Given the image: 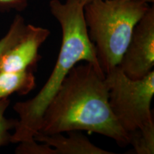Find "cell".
Here are the masks:
<instances>
[{
    "instance_id": "1",
    "label": "cell",
    "mask_w": 154,
    "mask_h": 154,
    "mask_svg": "<svg viewBox=\"0 0 154 154\" xmlns=\"http://www.w3.org/2000/svg\"><path fill=\"white\" fill-rule=\"evenodd\" d=\"M73 131L103 135L121 147L129 145L128 135L111 109L105 74L91 63L72 69L44 111L38 133Z\"/></svg>"
},
{
    "instance_id": "2",
    "label": "cell",
    "mask_w": 154,
    "mask_h": 154,
    "mask_svg": "<svg viewBox=\"0 0 154 154\" xmlns=\"http://www.w3.org/2000/svg\"><path fill=\"white\" fill-rule=\"evenodd\" d=\"M49 8L61 28V49L55 66L41 90L33 98L17 102L13 107L19 119H17L14 134H11V143L34 140L44 111L77 63L86 61L101 69L95 47L88 36L84 6L76 0H66L64 3L51 0Z\"/></svg>"
},
{
    "instance_id": "3",
    "label": "cell",
    "mask_w": 154,
    "mask_h": 154,
    "mask_svg": "<svg viewBox=\"0 0 154 154\" xmlns=\"http://www.w3.org/2000/svg\"><path fill=\"white\" fill-rule=\"evenodd\" d=\"M149 7L134 0H94L84 7L88 36L105 75L119 65L134 27Z\"/></svg>"
},
{
    "instance_id": "4",
    "label": "cell",
    "mask_w": 154,
    "mask_h": 154,
    "mask_svg": "<svg viewBox=\"0 0 154 154\" xmlns=\"http://www.w3.org/2000/svg\"><path fill=\"white\" fill-rule=\"evenodd\" d=\"M110 106L127 135L154 126L151 101L154 95V71L133 79L115 67L105 75Z\"/></svg>"
},
{
    "instance_id": "5",
    "label": "cell",
    "mask_w": 154,
    "mask_h": 154,
    "mask_svg": "<svg viewBox=\"0 0 154 154\" xmlns=\"http://www.w3.org/2000/svg\"><path fill=\"white\" fill-rule=\"evenodd\" d=\"M133 79L143 78L154 66V8L149 7L136 24L119 65Z\"/></svg>"
},
{
    "instance_id": "6",
    "label": "cell",
    "mask_w": 154,
    "mask_h": 154,
    "mask_svg": "<svg viewBox=\"0 0 154 154\" xmlns=\"http://www.w3.org/2000/svg\"><path fill=\"white\" fill-rule=\"evenodd\" d=\"M49 34L47 29L26 24L18 42L0 59V72L34 69L41 58L38 49Z\"/></svg>"
},
{
    "instance_id": "7",
    "label": "cell",
    "mask_w": 154,
    "mask_h": 154,
    "mask_svg": "<svg viewBox=\"0 0 154 154\" xmlns=\"http://www.w3.org/2000/svg\"><path fill=\"white\" fill-rule=\"evenodd\" d=\"M67 133V136L62 134L38 133L34 136V140L51 146L54 154H113V152L94 145L79 131Z\"/></svg>"
},
{
    "instance_id": "8",
    "label": "cell",
    "mask_w": 154,
    "mask_h": 154,
    "mask_svg": "<svg viewBox=\"0 0 154 154\" xmlns=\"http://www.w3.org/2000/svg\"><path fill=\"white\" fill-rule=\"evenodd\" d=\"M35 86L33 69L21 72H0V100L17 93L25 95Z\"/></svg>"
},
{
    "instance_id": "9",
    "label": "cell",
    "mask_w": 154,
    "mask_h": 154,
    "mask_svg": "<svg viewBox=\"0 0 154 154\" xmlns=\"http://www.w3.org/2000/svg\"><path fill=\"white\" fill-rule=\"evenodd\" d=\"M129 145L133 149L130 153L135 154L154 153V126L136 131L128 135Z\"/></svg>"
},
{
    "instance_id": "10",
    "label": "cell",
    "mask_w": 154,
    "mask_h": 154,
    "mask_svg": "<svg viewBox=\"0 0 154 154\" xmlns=\"http://www.w3.org/2000/svg\"><path fill=\"white\" fill-rule=\"evenodd\" d=\"M26 26L24 19L21 15H16L7 33L0 39V59L18 42L24 33Z\"/></svg>"
},
{
    "instance_id": "11",
    "label": "cell",
    "mask_w": 154,
    "mask_h": 154,
    "mask_svg": "<svg viewBox=\"0 0 154 154\" xmlns=\"http://www.w3.org/2000/svg\"><path fill=\"white\" fill-rule=\"evenodd\" d=\"M10 103L8 98L0 100V147L11 143L10 131L14 129L17 119H8L5 117V111Z\"/></svg>"
},
{
    "instance_id": "12",
    "label": "cell",
    "mask_w": 154,
    "mask_h": 154,
    "mask_svg": "<svg viewBox=\"0 0 154 154\" xmlns=\"http://www.w3.org/2000/svg\"><path fill=\"white\" fill-rule=\"evenodd\" d=\"M15 153L19 154H54V149L47 144H38L35 140L28 142H21Z\"/></svg>"
},
{
    "instance_id": "13",
    "label": "cell",
    "mask_w": 154,
    "mask_h": 154,
    "mask_svg": "<svg viewBox=\"0 0 154 154\" xmlns=\"http://www.w3.org/2000/svg\"><path fill=\"white\" fill-rule=\"evenodd\" d=\"M27 7V0H0V11H5L11 9L22 11Z\"/></svg>"
},
{
    "instance_id": "14",
    "label": "cell",
    "mask_w": 154,
    "mask_h": 154,
    "mask_svg": "<svg viewBox=\"0 0 154 154\" xmlns=\"http://www.w3.org/2000/svg\"><path fill=\"white\" fill-rule=\"evenodd\" d=\"M78 2H79L81 5H83L84 7L86 5H87V4L91 2L94 1V0H76Z\"/></svg>"
},
{
    "instance_id": "15",
    "label": "cell",
    "mask_w": 154,
    "mask_h": 154,
    "mask_svg": "<svg viewBox=\"0 0 154 154\" xmlns=\"http://www.w3.org/2000/svg\"><path fill=\"white\" fill-rule=\"evenodd\" d=\"M134 1L139 2H143V3H146V4L154 2V0H134Z\"/></svg>"
}]
</instances>
